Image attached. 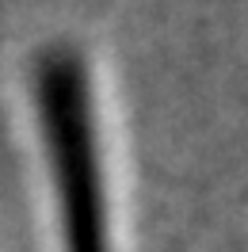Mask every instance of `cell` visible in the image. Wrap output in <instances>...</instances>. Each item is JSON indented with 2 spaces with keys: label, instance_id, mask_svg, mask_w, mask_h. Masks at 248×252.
Wrapping results in <instances>:
<instances>
[{
  "label": "cell",
  "instance_id": "6da1fadb",
  "mask_svg": "<svg viewBox=\"0 0 248 252\" xmlns=\"http://www.w3.org/2000/svg\"><path fill=\"white\" fill-rule=\"evenodd\" d=\"M23 84L54 249L123 252L119 160L92 58L58 38L31 54Z\"/></svg>",
  "mask_w": 248,
  "mask_h": 252
}]
</instances>
